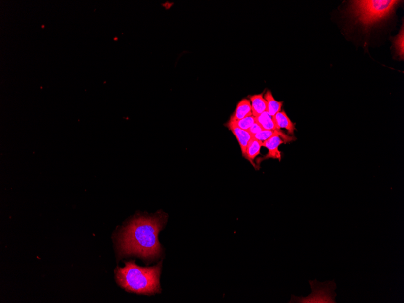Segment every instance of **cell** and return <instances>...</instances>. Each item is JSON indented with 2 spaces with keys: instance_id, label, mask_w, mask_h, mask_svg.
<instances>
[{
  "instance_id": "8fae6325",
  "label": "cell",
  "mask_w": 404,
  "mask_h": 303,
  "mask_svg": "<svg viewBox=\"0 0 404 303\" xmlns=\"http://www.w3.org/2000/svg\"><path fill=\"white\" fill-rule=\"evenodd\" d=\"M264 98L267 102V111L270 116H274L276 113L281 111L283 105V101L279 102L275 100L270 90H268L265 93Z\"/></svg>"
},
{
  "instance_id": "4fadbf2b",
  "label": "cell",
  "mask_w": 404,
  "mask_h": 303,
  "mask_svg": "<svg viewBox=\"0 0 404 303\" xmlns=\"http://www.w3.org/2000/svg\"><path fill=\"white\" fill-rule=\"evenodd\" d=\"M255 122H256L255 117L253 115H251L246 117L245 118L238 119V120L230 119V121L226 124V126H235L238 127L239 129L248 130Z\"/></svg>"
},
{
  "instance_id": "7a4b0ae2",
  "label": "cell",
  "mask_w": 404,
  "mask_h": 303,
  "mask_svg": "<svg viewBox=\"0 0 404 303\" xmlns=\"http://www.w3.org/2000/svg\"><path fill=\"white\" fill-rule=\"evenodd\" d=\"M161 267V263L156 267L143 268L134 262H127L124 268L117 269V281L127 291L137 294H155L160 290Z\"/></svg>"
},
{
  "instance_id": "ba28073f",
  "label": "cell",
  "mask_w": 404,
  "mask_h": 303,
  "mask_svg": "<svg viewBox=\"0 0 404 303\" xmlns=\"http://www.w3.org/2000/svg\"><path fill=\"white\" fill-rule=\"evenodd\" d=\"M273 119L278 129H286L288 130L290 134H294L296 130V126L294 122H292L288 116L286 115L285 111H281L276 113L274 116H273Z\"/></svg>"
},
{
  "instance_id": "6da1fadb",
  "label": "cell",
  "mask_w": 404,
  "mask_h": 303,
  "mask_svg": "<svg viewBox=\"0 0 404 303\" xmlns=\"http://www.w3.org/2000/svg\"><path fill=\"white\" fill-rule=\"evenodd\" d=\"M163 220L161 214L133 220L122 231L119 237L121 253L137 255L145 259L158 257L161 250L158 235Z\"/></svg>"
},
{
  "instance_id": "7c38bea8",
  "label": "cell",
  "mask_w": 404,
  "mask_h": 303,
  "mask_svg": "<svg viewBox=\"0 0 404 303\" xmlns=\"http://www.w3.org/2000/svg\"><path fill=\"white\" fill-rule=\"evenodd\" d=\"M255 119L263 130H280L276 127L273 117L267 111H265L261 115L255 117Z\"/></svg>"
},
{
  "instance_id": "30bf717a",
  "label": "cell",
  "mask_w": 404,
  "mask_h": 303,
  "mask_svg": "<svg viewBox=\"0 0 404 303\" xmlns=\"http://www.w3.org/2000/svg\"><path fill=\"white\" fill-rule=\"evenodd\" d=\"M262 143V142L252 137V139L250 140L248 147H247L246 149L244 158L253 165L255 168H256V164L254 163V160L255 158L259 155L260 150H261V148L263 147Z\"/></svg>"
},
{
  "instance_id": "9c48e42d",
  "label": "cell",
  "mask_w": 404,
  "mask_h": 303,
  "mask_svg": "<svg viewBox=\"0 0 404 303\" xmlns=\"http://www.w3.org/2000/svg\"><path fill=\"white\" fill-rule=\"evenodd\" d=\"M264 92L249 97L251 101L252 115L256 117L267 111V102L264 98Z\"/></svg>"
},
{
  "instance_id": "5bb4252c",
  "label": "cell",
  "mask_w": 404,
  "mask_h": 303,
  "mask_svg": "<svg viewBox=\"0 0 404 303\" xmlns=\"http://www.w3.org/2000/svg\"><path fill=\"white\" fill-rule=\"evenodd\" d=\"M393 43H394V46L397 55L400 57L401 60H403L404 55V25H403L402 29H401L400 34L393 39Z\"/></svg>"
},
{
  "instance_id": "8992f818",
  "label": "cell",
  "mask_w": 404,
  "mask_h": 303,
  "mask_svg": "<svg viewBox=\"0 0 404 303\" xmlns=\"http://www.w3.org/2000/svg\"><path fill=\"white\" fill-rule=\"evenodd\" d=\"M227 127L233 132V134L237 139L241 148V152H242V155L244 157L250 140L252 139L253 136L248 130L239 129L238 127L235 126H228Z\"/></svg>"
},
{
  "instance_id": "52a82bcc",
  "label": "cell",
  "mask_w": 404,
  "mask_h": 303,
  "mask_svg": "<svg viewBox=\"0 0 404 303\" xmlns=\"http://www.w3.org/2000/svg\"><path fill=\"white\" fill-rule=\"evenodd\" d=\"M252 115L251 101L247 98L241 100L236 105L235 112L230 119L238 120Z\"/></svg>"
},
{
  "instance_id": "9a60e30c",
  "label": "cell",
  "mask_w": 404,
  "mask_h": 303,
  "mask_svg": "<svg viewBox=\"0 0 404 303\" xmlns=\"http://www.w3.org/2000/svg\"><path fill=\"white\" fill-rule=\"evenodd\" d=\"M263 130L262 127L260 126V125L256 121V122L252 125L251 128H250L248 131L252 135V136H254L255 135H256L258 133L262 131Z\"/></svg>"
},
{
  "instance_id": "3957f363",
  "label": "cell",
  "mask_w": 404,
  "mask_h": 303,
  "mask_svg": "<svg viewBox=\"0 0 404 303\" xmlns=\"http://www.w3.org/2000/svg\"><path fill=\"white\" fill-rule=\"evenodd\" d=\"M400 1L396 0H357L350 1L348 13L366 30L387 19Z\"/></svg>"
},
{
  "instance_id": "277c9868",
  "label": "cell",
  "mask_w": 404,
  "mask_h": 303,
  "mask_svg": "<svg viewBox=\"0 0 404 303\" xmlns=\"http://www.w3.org/2000/svg\"><path fill=\"white\" fill-rule=\"evenodd\" d=\"M312 293L306 297L292 296L289 303H336L337 288L334 280L319 282L317 280L310 281Z\"/></svg>"
},
{
  "instance_id": "5b68a950",
  "label": "cell",
  "mask_w": 404,
  "mask_h": 303,
  "mask_svg": "<svg viewBox=\"0 0 404 303\" xmlns=\"http://www.w3.org/2000/svg\"><path fill=\"white\" fill-rule=\"evenodd\" d=\"M284 143H286L285 140L279 135H274L263 142V147L267 148L268 150L267 155L263 159V160L268 159H275L281 161V153L279 150V147Z\"/></svg>"
}]
</instances>
